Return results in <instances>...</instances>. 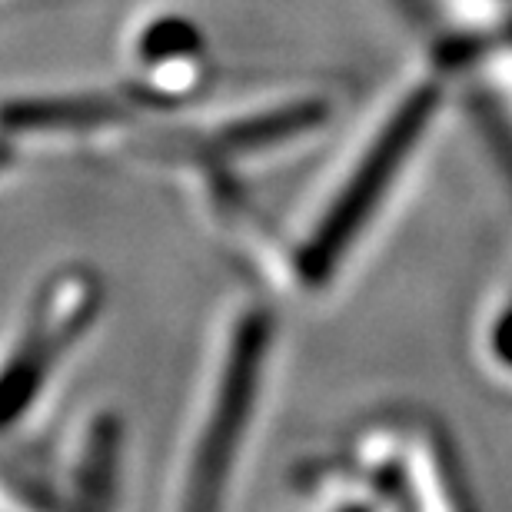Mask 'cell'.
<instances>
[{"mask_svg":"<svg viewBox=\"0 0 512 512\" xmlns=\"http://www.w3.org/2000/svg\"><path fill=\"white\" fill-rule=\"evenodd\" d=\"M509 350H512V323H509Z\"/></svg>","mask_w":512,"mask_h":512,"instance_id":"8992f818","label":"cell"},{"mask_svg":"<svg viewBox=\"0 0 512 512\" xmlns=\"http://www.w3.org/2000/svg\"><path fill=\"white\" fill-rule=\"evenodd\" d=\"M439 104V84L423 80L416 84L376 130L356 157L353 170L340 180V187L323 210L316 213L310 233L300 247V276L310 283H326L343 263L346 253L356 250V240L370 227L376 210L389 197V187L403 173L406 160L413 157L419 137L429 127Z\"/></svg>","mask_w":512,"mask_h":512,"instance_id":"6da1fadb","label":"cell"},{"mask_svg":"<svg viewBox=\"0 0 512 512\" xmlns=\"http://www.w3.org/2000/svg\"><path fill=\"white\" fill-rule=\"evenodd\" d=\"M270 353V320L260 313H243L223 343L217 380L210 383L207 403L197 419V436L190 443V489H217L230 476L233 456L250 426L253 403L260 396L263 360Z\"/></svg>","mask_w":512,"mask_h":512,"instance_id":"7a4b0ae2","label":"cell"},{"mask_svg":"<svg viewBox=\"0 0 512 512\" xmlns=\"http://www.w3.org/2000/svg\"><path fill=\"white\" fill-rule=\"evenodd\" d=\"M456 64L473 70L476 104L512 163V37L456 54Z\"/></svg>","mask_w":512,"mask_h":512,"instance_id":"5b68a950","label":"cell"},{"mask_svg":"<svg viewBox=\"0 0 512 512\" xmlns=\"http://www.w3.org/2000/svg\"><path fill=\"white\" fill-rule=\"evenodd\" d=\"M363 439L360 463L370 469L373 483L413 489L416 506H453L456 476L446 459V446L419 423H393L370 429Z\"/></svg>","mask_w":512,"mask_h":512,"instance_id":"277c9868","label":"cell"},{"mask_svg":"<svg viewBox=\"0 0 512 512\" xmlns=\"http://www.w3.org/2000/svg\"><path fill=\"white\" fill-rule=\"evenodd\" d=\"M94 310V286L80 273H60L30 303L20 330L0 356V426L17 423L67 360Z\"/></svg>","mask_w":512,"mask_h":512,"instance_id":"3957f363","label":"cell"}]
</instances>
